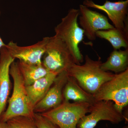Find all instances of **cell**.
<instances>
[{"mask_svg":"<svg viewBox=\"0 0 128 128\" xmlns=\"http://www.w3.org/2000/svg\"><path fill=\"white\" fill-rule=\"evenodd\" d=\"M80 15L79 9H70L54 28L55 35L64 41L71 53L75 64L78 65L84 61L79 46L84 35V30L78 22Z\"/></svg>","mask_w":128,"mask_h":128,"instance_id":"3957f363","label":"cell"},{"mask_svg":"<svg viewBox=\"0 0 128 128\" xmlns=\"http://www.w3.org/2000/svg\"><path fill=\"white\" fill-rule=\"evenodd\" d=\"M95 101H111L122 113L128 104V69L114 74L113 77L103 84L93 94Z\"/></svg>","mask_w":128,"mask_h":128,"instance_id":"5b68a950","label":"cell"},{"mask_svg":"<svg viewBox=\"0 0 128 128\" xmlns=\"http://www.w3.org/2000/svg\"><path fill=\"white\" fill-rule=\"evenodd\" d=\"M5 46L0 50V119L6 108L10 94L9 70L15 59L11 56Z\"/></svg>","mask_w":128,"mask_h":128,"instance_id":"7c38bea8","label":"cell"},{"mask_svg":"<svg viewBox=\"0 0 128 128\" xmlns=\"http://www.w3.org/2000/svg\"><path fill=\"white\" fill-rule=\"evenodd\" d=\"M43 56L44 66L50 72L58 74L67 71L75 63L66 44L55 35L49 37Z\"/></svg>","mask_w":128,"mask_h":128,"instance_id":"8992f818","label":"cell"},{"mask_svg":"<svg viewBox=\"0 0 128 128\" xmlns=\"http://www.w3.org/2000/svg\"><path fill=\"white\" fill-rule=\"evenodd\" d=\"M58 74L50 72L32 84L26 86L28 96L34 108L46 95Z\"/></svg>","mask_w":128,"mask_h":128,"instance_id":"4fadbf2b","label":"cell"},{"mask_svg":"<svg viewBox=\"0 0 128 128\" xmlns=\"http://www.w3.org/2000/svg\"><path fill=\"white\" fill-rule=\"evenodd\" d=\"M79 17L80 26L84 31V35L90 41L96 38V33L99 30L114 28L109 23L108 18L102 14L89 9L84 5L80 6Z\"/></svg>","mask_w":128,"mask_h":128,"instance_id":"9c48e42d","label":"cell"},{"mask_svg":"<svg viewBox=\"0 0 128 128\" xmlns=\"http://www.w3.org/2000/svg\"><path fill=\"white\" fill-rule=\"evenodd\" d=\"M34 119L37 128H57L56 125L48 121L42 115L34 114Z\"/></svg>","mask_w":128,"mask_h":128,"instance_id":"d6986e66","label":"cell"},{"mask_svg":"<svg viewBox=\"0 0 128 128\" xmlns=\"http://www.w3.org/2000/svg\"><path fill=\"white\" fill-rule=\"evenodd\" d=\"M9 73L13 79V92L8 101L7 109L2 114L0 121L6 122L13 118L19 116L34 119V108L28 96L18 62L14 61L11 64Z\"/></svg>","mask_w":128,"mask_h":128,"instance_id":"6da1fadb","label":"cell"},{"mask_svg":"<svg viewBox=\"0 0 128 128\" xmlns=\"http://www.w3.org/2000/svg\"><path fill=\"white\" fill-rule=\"evenodd\" d=\"M0 128H7L6 123L0 121Z\"/></svg>","mask_w":128,"mask_h":128,"instance_id":"ffe728a7","label":"cell"},{"mask_svg":"<svg viewBox=\"0 0 128 128\" xmlns=\"http://www.w3.org/2000/svg\"><path fill=\"white\" fill-rule=\"evenodd\" d=\"M96 36L108 41L114 50L121 48H128V37L115 28L99 30L96 32Z\"/></svg>","mask_w":128,"mask_h":128,"instance_id":"e0dca14e","label":"cell"},{"mask_svg":"<svg viewBox=\"0 0 128 128\" xmlns=\"http://www.w3.org/2000/svg\"><path fill=\"white\" fill-rule=\"evenodd\" d=\"M128 48L125 50H114L104 63H102L101 68L106 72L120 73L128 69Z\"/></svg>","mask_w":128,"mask_h":128,"instance_id":"9a60e30c","label":"cell"},{"mask_svg":"<svg viewBox=\"0 0 128 128\" xmlns=\"http://www.w3.org/2000/svg\"><path fill=\"white\" fill-rule=\"evenodd\" d=\"M83 5L105 12L114 27L128 37V0L116 2L106 0L102 5L97 4L91 0H85Z\"/></svg>","mask_w":128,"mask_h":128,"instance_id":"ba28073f","label":"cell"},{"mask_svg":"<svg viewBox=\"0 0 128 128\" xmlns=\"http://www.w3.org/2000/svg\"><path fill=\"white\" fill-rule=\"evenodd\" d=\"M85 60L83 65L74 63L66 72L84 90L93 95L104 83L112 79L114 74L101 69V60H94L88 55Z\"/></svg>","mask_w":128,"mask_h":128,"instance_id":"7a4b0ae2","label":"cell"},{"mask_svg":"<svg viewBox=\"0 0 128 128\" xmlns=\"http://www.w3.org/2000/svg\"><path fill=\"white\" fill-rule=\"evenodd\" d=\"M69 76L66 71L62 72L58 74L53 86L50 87L43 98L34 106V112H44L62 103L63 90Z\"/></svg>","mask_w":128,"mask_h":128,"instance_id":"8fae6325","label":"cell"},{"mask_svg":"<svg viewBox=\"0 0 128 128\" xmlns=\"http://www.w3.org/2000/svg\"><path fill=\"white\" fill-rule=\"evenodd\" d=\"M49 37H46L36 43L29 46H21L13 41L5 47L12 57L28 64H41Z\"/></svg>","mask_w":128,"mask_h":128,"instance_id":"30bf717a","label":"cell"},{"mask_svg":"<svg viewBox=\"0 0 128 128\" xmlns=\"http://www.w3.org/2000/svg\"><path fill=\"white\" fill-rule=\"evenodd\" d=\"M18 63L26 86L32 84L50 72L44 66L42 63L41 64H31L21 60Z\"/></svg>","mask_w":128,"mask_h":128,"instance_id":"2e32d148","label":"cell"},{"mask_svg":"<svg viewBox=\"0 0 128 128\" xmlns=\"http://www.w3.org/2000/svg\"><path fill=\"white\" fill-rule=\"evenodd\" d=\"M89 113L80 120L77 125L79 128H94L102 120L118 124L125 118L111 101H96L92 105Z\"/></svg>","mask_w":128,"mask_h":128,"instance_id":"52a82bcc","label":"cell"},{"mask_svg":"<svg viewBox=\"0 0 128 128\" xmlns=\"http://www.w3.org/2000/svg\"><path fill=\"white\" fill-rule=\"evenodd\" d=\"M33 120L25 117H16L6 122L7 128H37Z\"/></svg>","mask_w":128,"mask_h":128,"instance_id":"ac0fdd59","label":"cell"},{"mask_svg":"<svg viewBox=\"0 0 128 128\" xmlns=\"http://www.w3.org/2000/svg\"><path fill=\"white\" fill-rule=\"evenodd\" d=\"M92 104L63 101L58 106L41 115L59 128H77L80 120L90 113Z\"/></svg>","mask_w":128,"mask_h":128,"instance_id":"277c9868","label":"cell"},{"mask_svg":"<svg viewBox=\"0 0 128 128\" xmlns=\"http://www.w3.org/2000/svg\"><path fill=\"white\" fill-rule=\"evenodd\" d=\"M63 96V101L66 102L73 100L92 104L96 102L93 95L86 91L74 78L70 76L64 88Z\"/></svg>","mask_w":128,"mask_h":128,"instance_id":"5bb4252c","label":"cell"},{"mask_svg":"<svg viewBox=\"0 0 128 128\" xmlns=\"http://www.w3.org/2000/svg\"><path fill=\"white\" fill-rule=\"evenodd\" d=\"M6 44L4 43V42L2 41V39L0 37V50L2 47L6 46Z\"/></svg>","mask_w":128,"mask_h":128,"instance_id":"44dd1931","label":"cell"}]
</instances>
